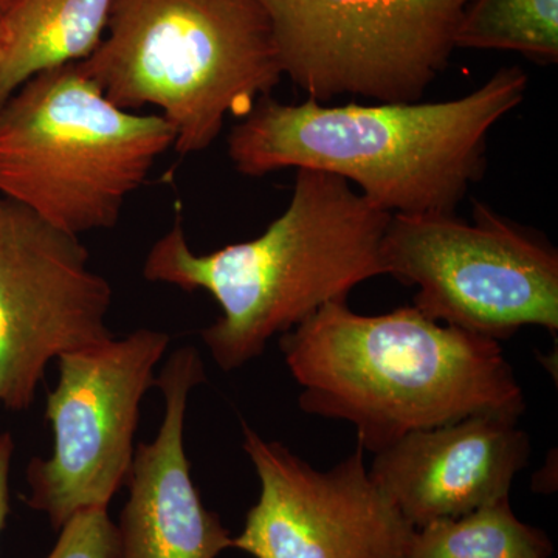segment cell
<instances>
[{
	"label": "cell",
	"mask_w": 558,
	"mask_h": 558,
	"mask_svg": "<svg viewBox=\"0 0 558 558\" xmlns=\"http://www.w3.org/2000/svg\"><path fill=\"white\" fill-rule=\"evenodd\" d=\"M520 65L454 100L326 106L259 98L227 148L248 178L296 168L330 172L389 215H451L486 171L487 140L526 97Z\"/></svg>",
	"instance_id": "cell-1"
},
{
	"label": "cell",
	"mask_w": 558,
	"mask_h": 558,
	"mask_svg": "<svg viewBox=\"0 0 558 558\" xmlns=\"http://www.w3.org/2000/svg\"><path fill=\"white\" fill-rule=\"evenodd\" d=\"M279 348L303 389L301 410L354 425L366 453L473 414L526 411L499 341L414 306L360 315L332 301L282 333Z\"/></svg>",
	"instance_id": "cell-2"
},
{
	"label": "cell",
	"mask_w": 558,
	"mask_h": 558,
	"mask_svg": "<svg viewBox=\"0 0 558 558\" xmlns=\"http://www.w3.org/2000/svg\"><path fill=\"white\" fill-rule=\"evenodd\" d=\"M389 219L348 180L296 170L288 208L258 238L197 255L178 216L150 247L143 277L216 300L222 314L201 337L216 365L230 373L325 304L347 301L362 282L385 275Z\"/></svg>",
	"instance_id": "cell-3"
},
{
	"label": "cell",
	"mask_w": 558,
	"mask_h": 558,
	"mask_svg": "<svg viewBox=\"0 0 558 558\" xmlns=\"http://www.w3.org/2000/svg\"><path fill=\"white\" fill-rule=\"evenodd\" d=\"M78 64L119 108L159 109L180 156L208 149L227 117L244 119L284 76L255 0H113Z\"/></svg>",
	"instance_id": "cell-4"
},
{
	"label": "cell",
	"mask_w": 558,
	"mask_h": 558,
	"mask_svg": "<svg viewBox=\"0 0 558 558\" xmlns=\"http://www.w3.org/2000/svg\"><path fill=\"white\" fill-rule=\"evenodd\" d=\"M174 140L160 113L113 105L78 62L44 70L0 106V196L75 236L112 229Z\"/></svg>",
	"instance_id": "cell-5"
},
{
	"label": "cell",
	"mask_w": 558,
	"mask_h": 558,
	"mask_svg": "<svg viewBox=\"0 0 558 558\" xmlns=\"http://www.w3.org/2000/svg\"><path fill=\"white\" fill-rule=\"evenodd\" d=\"M385 275L416 288L425 317L501 343L521 328L558 330V252L537 231L473 202L472 220L392 215Z\"/></svg>",
	"instance_id": "cell-6"
},
{
	"label": "cell",
	"mask_w": 558,
	"mask_h": 558,
	"mask_svg": "<svg viewBox=\"0 0 558 558\" xmlns=\"http://www.w3.org/2000/svg\"><path fill=\"white\" fill-rule=\"evenodd\" d=\"M307 98L413 102L447 69L472 0H255Z\"/></svg>",
	"instance_id": "cell-7"
},
{
	"label": "cell",
	"mask_w": 558,
	"mask_h": 558,
	"mask_svg": "<svg viewBox=\"0 0 558 558\" xmlns=\"http://www.w3.org/2000/svg\"><path fill=\"white\" fill-rule=\"evenodd\" d=\"M170 343V333L137 329L58 359L60 380L46 405L53 450L25 472V502L54 531L83 510L108 509L126 484L140 407Z\"/></svg>",
	"instance_id": "cell-8"
},
{
	"label": "cell",
	"mask_w": 558,
	"mask_h": 558,
	"mask_svg": "<svg viewBox=\"0 0 558 558\" xmlns=\"http://www.w3.org/2000/svg\"><path fill=\"white\" fill-rule=\"evenodd\" d=\"M110 304L80 236L0 196V407L31 409L51 360L113 337Z\"/></svg>",
	"instance_id": "cell-9"
},
{
	"label": "cell",
	"mask_w": 558,
	"mask_h": 558,
	"mask_svg": "<svg viewBox=\"0 0 558 558\" xmlns=\"http://www.w3.org/2000/svg\"><path fill=\"white\" fill-rule=\"evenodd\" d=\"M242 449L258 475L233 549L255 558H407L414 527L366 469L359 446L317 470L242 422Z\"/></svg>",
	"instance_id": "cell-10"
},
{
	"label": "cell",
	"mask_w": 558,
	"mask_h": 558,
	"mask_svg": "<svg viewBox=\"0 0 558 558\" xmlns=\"http://www.w3.org/2000/svg\"><path fill=\"white\" fill-rule=\"evenodd\" d=\"M509 414L417 429L374 454L369 473L414 529L509 498L531 438Z\"/></svg>",
	"instance_id": "cell-11"
},
{
	"label": "cell",
	"mask_w": 558,
	"mask_h": 558,
	"mask_svg": "<svg viewBox=\"0 0 558 558\" xmlns=\"http://www.w3.org/2000/svg\"><path fill=\"white\" fill-rule=\"evenodd\" d=\"M207 380L199 351L175 349L156 379L163 418L156 439L135 447L121 510V558H218L233 537L194 486L183 444L191 391Z\"/></svg>",
	"instance_id": "cell-12"
},
{
	"label": "cell",
	"mask_w": 558,
	"mask_h": 558,
	"mask_svg": "<svg viewBox=\"0 0 558 558\" xmlns=\"http://www.w3.org/2000/svg\"><path fill=\"white\" fill-rule=\"evenodd\" d=\"M113 0H10L0 21V106L44 70L89 58Z\"/></svg>",
	"instance_id": "cell-13"
},
{
	"label": "cell",
	"mask_w": 558,
	"mask_h": 558,
	"mask_svg": "<svg viewBox=\"0 0 558 558\" xmlns=\"http://www.w3.org/2000/svg\"><path fill=\"white\" fill-rule=\"evenodd\" d=\"M554 545L542 529L513 513L509 498L414 529L407 558H550Z\"/></svg>",
	"instance_id": "cell-14"
},
{
	"label": "cell",
	"mask_w": 558,
	"mask_h": 558,
	"mask_svg": "<svg viewBox=\"0 0 558 558\" xmlns=\"http://www.w3.org/2000/svg\"><path fill=\"white\" fill-rule=\"evenodd\" d=\"M454 47L517 51L537 62H557L558 0H472Z\"/></svg>",
	"instance_id": "cell-15"
},
{
	"label": "cell",
	"mask_w": 558,
	"mask_h": 558,
	"mask_svg": "<svg viewBox=\"0 0 558 558\" xmlns=\"http://www.w3.org/2000/svg\"><path fill=\"white\" fill-rule=\"evenodd\" d=\"M60 531L47 558H121L119 527L110 520L108 509L83 510Z\"/></svg>",
	"instance_id": "cell-16"
},
{
	"label": "cell",
	"mask_w": 558,
	"mask_h": 558,
	"mask_svg": "<svg viewBox=\"0 0 558 558\" xmlns=\"http://www.w3.org/2000/svg\"><path fill=\"white\" fill-rule=\"evenodd\" d=\"M14 440L10 433L0 435V535L10 513V472L13 462Z\"/></svg>",
	"instance_id": "cell-17"
},
{
	"label": "cell",
	"mask_w": 558,
	"mask_h": 558,
	"mask_svg": "<svg viewBox=\"0 0 558 558\" xmlns=\"http://www.w3.org/2000/svg\"><path fill=\"white\" fill-rule=\"evenodd\" d=\"M10 0H0V21H2L3 13H5L7 7H9Z\"/></svg>",
	"instance_id": "cell-18"
}]
</instances>
